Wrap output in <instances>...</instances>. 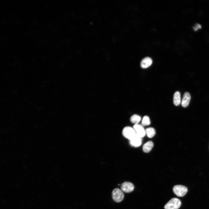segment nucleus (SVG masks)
Instances as JSON below:
<instances>
[{
	"instance_id": "obj_7",
	"label": "nucleus",
	"mask_w": 209,
	"mask_h": 209,
	"mask_svg": "<svg viewBox=\"0 0 209 209\" xmlns=\"http://www.w3.org/2000/svg\"><path fill=\"white\" fill-rule=\"evenodd\" d=\"M191 96L190 94L188 92H185L183 95L181 102V105L184 107H187L189 105Z\"/></svg>"
},
{
	"instance_id": "obj_14",
	"label": "nucleus",
	"mask_w": 209,
	"mask_h": 209,
	"mask_svg": "<svg viewBox=\"0 0 209 209\" xmlns=\"http://www.w3.org/2000/svg\"><path fill=\"white\" fill-rule=\"evenodd\" d=\"M150 123V121L149 118L147 116H144L142 120V125L143 126H147Z\"/></svg>"
},
{
	"instance_id": "obj_8",
	"label": "nucleus",
	"mask_w": 209,
	"mask_h": 209,
	"mask_svg": "<svg viewBox=\"0 0 209 209\" xmlns=\"http://www.w3.org/2000/svg\"><path fill=\"white\" fill-rule=\"evenodd\" d=\"M152 63V59L149 57H146L142 60L140 65L142 68L146 69L151 66Z\"/></svg>"
},
{
	"instance_id": "obj_1",
	"label": "nucleus",
	"mask_w": 209,
	"mask_h": 209,
	"mask_svg": "<svg viewBox=\"0 0 209 209\" xmlns=\"http://www.w3.org/2000/svg\"><path fill=\"white\" fill-rule=\"evenodd\" d=\"M181 205V202L179 199L173 198L166 204L164 208L165 209H178Z\"/></svg>"
},
{
	"instance_id": "obj_5",
	"label": "nucleus",
	"mask_w": 209,
	"mask_h": 209,
	"mask_svg": "<svg viewBox=\"0 0 209 209\" xmlns=\"http://www.w3.org/2000/svg\"><path fill=\"white\" fill-rule=\"evenodd\" d=\"M121 190L126 193H129L134 190V187L131 183L129 182H125L121 185Z\"/></svg>"
},
{
	"instance_id": "obj_15",
	"label": "nucleus",
	"mask_w": 209,
	"mask_h": 209,
	"mask_svg": "<svg viewBox=\"0 0 209 209\" xmlns=\"http://www.w3.org/2000/svg\"><path fill=\"white\" fill-rule=\"evenodd\" d=\"M201 26L200 24H197L193 27V28L194 30L196 31L201 28Z\"/></svg>"
},
{
	"instance_id": "obj_2",
	"label": "nucleus",
	"mask_w": 209,
	"mask_h": 209,
	"mask_svg": "<svg viewBox=\"0 0 209 209\" xmlns=\"http://www.w3.org/2000/svg\"><path fill=\"white\" fill-rule=\"evenodd\" d=\"M173 190L174 193L177 196L183 197L187 193L188 190L184 186L177 185L174 186Z\"/></svg>"
},
{
	"instance_id": "obj_13",
	"label": "nucleus",
	"mask_w": 209,
	"mask_h": 209,
	"mask_svg": "<svg viewBox=\"0 0 209 209\" xmlns=\"http://www.w3.org/2000/svg\"><path fill=\"white\" fill-rule=\"evenodd\" d=\"M145 131L147 136L149 138L153 137L156 133L154 129L152 127L147 128L145 130Z\"/></svg>"
},
{
	"instance_id": "obj_12",
	"label": "nucleus",
	"mask_w": 209,
	"mask_h": 209,
	"mask_svg": "<svg viewBox=\"0 0 209 209\" xmlns=\"http://www.w3.org/2000/svg\"><path fill=\"white\" fill-rule=\"evenodd\" d=\"M141 117L137 114H135L131 116L130 118L131 122L133 123L138 124L140 121Z\"/></svg>"
},
{
	"instance_id": "obj_10",
	"label": "nucleus",
	"mask_w": 209,
	"mask_h": 209,
	"mask_svg": "<svg viewBox=\"0 0 209 209\" xmlns=\"http://www.w3.org/2000/svg\"><path fill=\"white\" fill-rule=\"evenodd\" d=\"M173 101L174 104L176 106H178L181 104V94L179 91H176L174 94Z\"/></svg>"
},
{
	"instance_id": "obj_6",
	"label": "nucleus",
	"mask_w": 209,
	"mask_h": 209,
	"mask_svg": "<svg viewBox=\"0 0 209 209\" xmlns=\"http://www.w3.org/2000/svg\"><path fill=\"white\" fill-rule=\"evenodd\" d=\"M134 129L138 136L142 138L145 136L146 134L145 130L142 125L138 124H135L134 126Z\"/></svg>"
},
{
	"instance_id": "obj_11",
	"label": "nucleus",
	"mask_w": 209,
	"mask_h": 209,
	"mask_svg": "<svg viewBox=\"0 0 209 209\" xmlns=\"http://www.w3.org/2000/svg\"><path fill=\"white\" fill-rule=\"evenodd\" d=\"M153 145V143L152 141H148L143 145V151L145 153L149 152L152 149Z\"/></svg>"
},
{
	"instance_id": "obj_9",
	"label": "nucleus",
	"mask_w": 209,
	"mask_h": 209,
	"mask_svg": "<svg viewBox=\"0 0 209 209\" xmlns=\"http://www.w3.org/2000/svg\"><path fill=\"white\" fill-rule=\"evenodd\" d=\"M142 138L136 135L130 140V143L132 146L137 147L140 146L142 143Z\"/></svg>"
},
{
	"instance_id": "obj_4",
	"label": "nucleus",
	"mask_w": 209,
	"mask_h": 209,
	"mask_svg": "<svg viewBox=\"0 0 209 209\" xmlns=\"http://www.w3.org/2000/svg\"><path fill=\"white\" fill-rule=\"evenodd\" d=\"M113 200L116 202L121 201L124 198V194L122 191L118 188L114 189L112 193Z\"/></svg>"
},
{
	"instance_id": "obj_3",
	"label": "nucleus",
	"mask_w": 209,
	"mask_h": 209,
	"mask_svg": "<svg viewBox=\"0 0 209 209\" xmlns=\"http://www.w3.org/2000/svg\"><path fill=\"white\" fill-rule=\"evenodd\" d=\"M122 134L125 137L129 140L136 135V132L134 129L128 126L124 127L123 129Z\"/></svg>"
}]
</instances>
